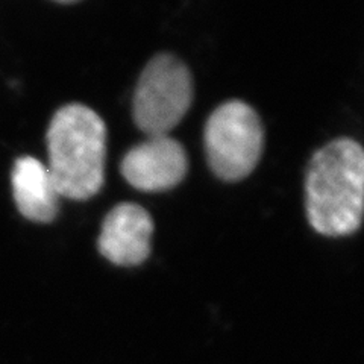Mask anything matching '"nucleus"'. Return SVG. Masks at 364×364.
Returning a JSON list of instances; mask_svg holds the SVG:
<instances>
[{"label": "nucleus", "instance_id": "nucleus-1", "mask_svg": "<svg viewBox=\"0 0 364 364\" xmlns=\"http://www.w3.org/2000/svg\"><path fill=\"white\" fill-rule=\"evenodd\" d=\"M306 215L328 237L354 234L363 219L364 154L360 143L338 139L311 158L305 181Z\"/></svg>", "mask_w": 364, "mask_h": 364}, {"label": "nucleus", "instance_id": "nucleus-2", "mask_svg": "<svg viewBox=\"0 0 364 364\" xmlns=\"http://www.w3.org/2000/svg\"><path fill=\"white\" fill-rule=\"evenodd\" d=\"M48 168L61 198L87 200L105 182L107 127L97 112L70 104L55 112L48 129Z\"/></svg>", "mask_w": 364, "mask_h": 364}, {"label": "nucleus", "instance_id": "nucleus-3", "mask_svg": "<svg viewBox=\"0 0 364 364\" xmlns=\"http://www.w3.org/2000/svg\"><path fill=\"white\" fill-rule=\"evenodd\" d=\"M203 143L213 172L223 181H240L252 173L259 161L264 129L252 107L230 100L210 116Z\"/></svg>", "mask_w": 364, "mask_h": 364}, {"label": "nucleus", "instance_id": "nucleus-4", "mask_svg": "<svg viewBox=\"0 0 364 364\" xmlns=\"http://www.w3.org/2000/svg\"><path fill=\"white\" fill-rule=\"evenodd\" d=\"M193 100V81L187 65L163 53L144 67L132 104L134 120L147 136L168 135L184 119Z\"/></svg>", "mask_w": 364, "mask_h": 364}, {"label": "nucleus", "instance_id": "nucleus-5", "mask_svg": "<svg viewBox=\"0 0 364 364\" xmlns=\"http://www.w3.org/2000/svg\"><path fill=\"white\" fill-rule=\"evenodd\" d=\"M188 159L184 146L170 135L147 136L123 156L120 172L141 191H167L186 178Z\"/></svg>", "mask_w": 364, "mask_h": 364}, {"label": "nucleus", "instance_id": "nucleus-6", "mask_svg": "<svg viewBox=\"0 0 364 364\" xmlns=\"http://www.w3.org/2000/svg\"><path fill=\"white\" fill-rule=\"evenodd\" d=\"M152 232L151 214L140 205L123 202L107 214L97 246L112 264L136 266L151 254Z\"/></svg>", "mask_w": 364, "mask_h": 364}, {"label": "nucleus", "instance_id": "nucleus-7", "mask_svg": "<svg viewBox=\"0 0 364 364\" xmlns=\"http://www.w3.org/2000/svg\"><path fill=\"white\" fill-rule=\"evenodd\" d=\"M11 181L14 200L23 218L37 223L55 220L61 196L48 166L33 156H21L13 167Z\"/></svg>", "mask_w": 364, "mask_h": 364}, {"label": "nucleus", "instance_id": "nucleus-8", "mask_svg": "<svg viewBox=\"0 0 364 364\" xmlns=\"http://www.w3.org/2000/svg\"><path fill=\"white\" fill-rule=\"evenodd\" d=\"M55 2H60V4H73V2H77V0H55Z\"/></svg>", "mask_w": 364, "mask_h": 364}]
</instances>
